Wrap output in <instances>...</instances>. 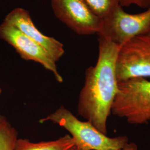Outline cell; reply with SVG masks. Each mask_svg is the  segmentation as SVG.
Instances as JSON below:
<instances>
[{"label": "cell", "mask_w": 150, "mask_h": 150, "mask_svg": "<svg viewBox=\"0 0 150 150\" xmlns=\"http://www.w3.org/2000/svg\"><path fill=\"white\" fill-rule=\"evenodd\" d=\"M75 146L71 136L66 134L57 139L32 142L26 139H18L14 150H69Z\"/></svg>", "instance_id": "cell-9"}, {"label": "cell", "mask_w": 150, "mask_h": 150, "mask_svg": "<svg viewBox=\"0 0 150 150\" xmlns=\"http://www.w3.org/2000/svg\"><path fill=\"white\" fill-rule=\"evenodd\" d=\"M119 47L108 38L99 37L96 64L86 70L78 100L79 114L106 134L108 117L118 91L116 64Z\"/></svg>", "instance_id": "cell-1"}, {"label": "cell", "mask_w": 150, "mask_h": 150, "mask_svg": "<svg viewBox=\"0 0 150 150\" xmlns=\"http://www.w3.org/2000/svg\"><path fill=\"white\" fill-rule=\"evenodd\" d=\"M111 113L132 125L150 122V81L137 78L118 82Z\"/></svg>", "instance_id": "cell-3"}, {"label": "cell", "mask_w": 150, "mask_h": 150, "mask_svg": "<svg viewBox=\"0 0 150 150\" xmlns=\"http://www.w3.org/2000/svg\"><path fill=\"white\" fill-rule=\"evenodd\" d=\"M146 11L129 14L119 5L103 19L102 28L97 34L120 46L132 38L150 33V7Z\"/></svg>", "instance_id": "cell-4"}, {"label": "cell", "mask_w": 150, "mask_h": 150, "mask_svg": "<svg viewBox=\"0 0 150 150\" xmlns=\"http://www.w3.org/2000/svg\"><path fill=\"white\" fill-rule=\"evenodd\" d=\"M1 92H2V89L0 88V95H1Z\"/></svg>", "instance_id": "cell-15"}, {"label": "cell", "mask_w": 150, "mask_h": 150, "mask_svg": "<svg viewBox=\"0 0 150 150\" xmlns=\"http://www.w3.org/2000/svg\"><path fill=\"white\" fill-rule=\"evenodd\" d=\"M95 14L102 20L107 17L118 6L120 0H85Z\"/></svg>", "instance_id": "cell-11"}, {"label": "cell", "mask_w": 150, "mask_h": 150, "mask_svg": "<svg viewBox=\"0 0 150 150\" xmlns=\"http://www.w3.org/2000/svg\"><path fill=\"white\" fill-rule=\"evenodd\" d=\"M26 35L40 45L56 62L64 53L63 43L52 37L43 35L32 20L30 13L22 8L13 9L6 16L4 21Z\"/></svg>", "instance_id": "cell-8"}, {"label": "cell", "mask_w": 150, "mask_h": 150, "mask_svg": "<svg viewBox=\"0 0 150 150\" xmlns=\"http://www.w3.org/2000/svg\"><path fill=\"white\" fill-rule=\"evenodd\" d=\"M147 36H149V37L150 38V33H149V34H148Z\"/></svg>", "instance_id": "cell-16"}, {"label": "cell", "mask_w": 150, "mask_h": 150, "mask_svg": "<svg viewBox=\"0 0 150 150\" xmlns=\"http://www.w3.org/2000/svg\"><path fill=\"white\" fill-rule=\"evenodd\" d=\"M54 15L80 35L98 34L103 20L91 10L85 0H51Z\"/></svg>", "instance_id": "cell-6"}, {"label": "cell", "mask_w": 150, "mask_h": 150, "mask_svg": "<svg viewBox=\"0 0 150 150\" xmlns=\"http://www.w3.org/2000/svg\"><path fill=\"white\" fill-rule=\"evenodd\" d=\"M0 39L13 47L22 59L41 64L46 70L52 72L57 82H63V78L57 70L56 62L40 45L17 28L3 22L0 25Z\"/></svg>", "instance_id": "cell-7"}, {"label": "cell", "mask_w": 150, "mask_h": 150, "mask_svg": "<svg viewBox=\"0 0 150 150\" xmlns=\"http://www.w3.org/2000/svg\"><path fill=\"white\" fill-rule=\"evenodd\" d=\"M82 150V149H80V148H79V147H76V146H74V147H73L72 148H71L70 150Z\"/></svg>", "instance_id": "cell-14"}, {"label": "cell", "mask_w": 150, "mask_h": 150, "mask_svg": "<svg viewBox=\"0 0 150 150\" xmlns=\"http://www.w3.org/2000/svg\"><path fill=\"white\" fill-rule=\"evenodd\" d=\"M118 82L132 79H150V38L129 39L119 47L116 64Z\"/></svg>", "instance_id": "cell-5"}, {"label": "cell", "mask_w": 150, "mask_h": 150, "mask_svg": "<svg viewBox=\"0 0 150 150\" xmlns=\"http://www.w3.org/2000/svg\"><path fill=\"white\" fill-rule=\"evenodd\" d=\"M50 121L66 129L75 142V146L84 150H118L129 142L126 136L109 137L89 121H82L61 106L54 112L40 120Z\"/></svg>", "instance_id": "cell-2"}, {"label": "cell", "mask_w": 150, "mask_h": 150, "mask_svg": "<svg viewBox=\"0 0 150 150\" xmlns=\"http://www.w3.org/2000/svg\"><path fill=\"white\" fill-rule=\"evenodd\" d=\"M118 150H140L139 149L138 146L136 145L134 143L131 142L127 143L122 149Z\"/></svg>", "instance_id": "cell-13"}, {"label": "cell", "mask_w": 150, "mask_h": 150, "mask_svg": "<svg viewBox=\"0 0 150 150\" xmlns=\"http://www.w3.org/2000/svg\"><path fill=\"white\" fill-rule=\"evenodd\" d=\"M18 139L16 129L5 116L0 115V150H14Z\"/></svg>", "instance_id": "cell-10"}, {"label": "cell", "mask_w": 150, "mask_h": 150, "mask_svg": "<svg viewBox=\"0 0 150 150\" xmlns=\"http://www.w3.org/2000/svg\"><path fill=\"white\" fill-rule=\"evenodd\" d=\"M120 5L122 7L136 5L141 8H147L150 7V0H120Z\"/></svg>", "instance_id": "cell-12"}]
</instances>
